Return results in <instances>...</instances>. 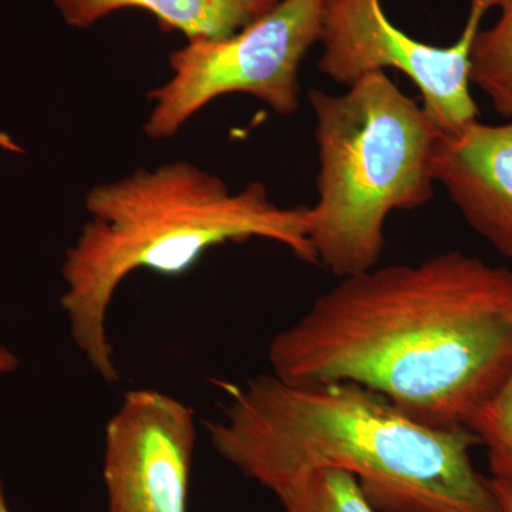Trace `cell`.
<instances>
[{
  "label": "cell",
  "instance_id": "cell-1",
  "mask_svg": "<svg viewBox=\"0 0 512 512\" xmlns=\"http://www.w3.org/2000/svg\"><path fill=\"white\" fill-rule=\"evenodd\" d=\"M292 383L350 382L440 430L512 373V269L450 251L346 276L268 349Z\"/></svg>",
  "mask_w": 512,
  "mask_h": 512
},
{
  "label": "cell",
  "instance_id": "cell-2",
  "mask_svg": "<svg viewBox=\"0 0 512 512\" xmlns=\"http://www.w3.org/2000/svg\"><path fill=\"white\" fill-rule=\"evenodd\" d=\"M212 447L272 493L338 468L359 480L379 512H498L490 478L478 473L467 427L433 429L367 387L292 383L274 373L229 386Z\"/></svg>",
  "mask_w": 512,
  "mask_h": 512
},
{
  "label": "cell",
  "instance_id": "cell-3",
  "mask_svg": "<svg viewBox=\"0 0 512 512\" xmlns=\"http://www.w3.org/2000/svg\"><path fill=\"white\" fill-rule=\"evenodd\" d=\"M84 207L89 221L64 254L66 291L60 303L77 348L109 383L120 376L107 336V312L134 272L184 275L211 248L254 238L318 264L308 235V207H279L262 183L231 191L190 161L138 168L96 185Z\"/></svg>",
  "mask_w": 512,
  "mask_h": 512
},
{
  "label": "cell",
  "instance_id": "cell-4",
  "mask_svg": "<svg viewBox=\"0 0 512 512\" xmlns=\"http://www.w3.org/2000/svg\"><path fill=\"white\" fill-rule=\"evenodd\" d=\"M309 100L319 157L309 239L333 275L362 274L379 264L389 215L433 198L441 133L386 72L366 74L339 96L312 90Z\"/></svg>",
  "mask_w": 512,
  "mask_h": 512
},
{
  "label": "cell",
  "instance_id": "cell-5",
  "mask_svg": "<svg viewBox=\"0 0 512 512\" xmlns=\"http://www.w3.org/2000/svg\"><path fill=\"white\" fill-rule=\"evenodd\" d=\"M325 0H279L237 33L195 40L168 57L171 77L148 93L151 110L144 133L174 137L192 116L225 94L245 93L275 113L299 109V69L319 43Z\"/></svg>",
  "mask_w": 512,
  "mask_h": 512
},
{
  "label": "cell",
  "instance_id": "cell-6",
  "mask_svg": "<svg viewBox=\"0 0 512 512\" xmlns=\"http://www.w3.org/2000/svg\"><path fill=\"white\" fill-rule=\"evenodd\" d=\"M488 10L484 0H471L463 32L453 45L443 47L396 28L382 0H325L319 72L349 87L366 74L399 70L416 84L434 127L441 134L457 133L480 116L471 94V53Z\"/></svg>",
  "mask_w": 512,
  "mask_h": 512
},
{
  "label": "cell",
  "instance_id": "cell-7",
  "mask_svg": "<svg viewBox=\"0 0 512 512\" xmlns=\"http://www.w3.org/2000/svg\"><path fill=\"white\" fill-rule=\"evenodd\" d=\"M194 412L170 394L130 390L104 431L107 512H187Z\"/></svg>",
  "mask_w": 512,
  "mask_h": 512
},
{
  "label": "cell",
  "instance_id": "cell-8",
  "mask_svg": "<svg viewBox=\"0 0 512 512\" xmlns=\"http://www.w3.org/2000/svg\"><path fill=\"white\" fill-rule=\"evenodd\" d=\"M431 170L467 224L512 259V121L440 134Z\"/></svg>",
  "mask_w": 512,
  "mask_h": 512
},
{
  "label": "cell",
  "instance_id": "cell-9",
  "mask_svg": "<svg viewBox=\"0 0 512 512\" xmlns=\"http://www.w3.org/2000/svg\"><path fill=\"white\" fill-rule=\"evenodd\" d=\"M64 22L86 29L120 9L136 8L161 25L195 40L222 39L237 33L279 0H53Z\"/></svg>",
  "mask_w": 512,
  "mask_h": 512
},
{
  "label": "cell",
  "instance_id": "cell-10",
  "mask_svg": "<svg viewBox=\"0 0 512 512\" xmlns=\"http://www.w3.org/2000/svg\"><path fill=\"white\" fill-rule=\"evenodd\" d=\"M484 2L498 10V19L474 40L471 83L480 87L498 114L512 120V0Z\"/></svg>",
  "mask_w": 512,
  "mask_h": 512
},
{
  "label": "cell",
  "instance_id": "cell-11",
  "mask_svg": "<svg viewBox=\"0 0 512 512\" xmlns=\"http://www.w3.org/2000/svg\"><path fill=\"white\" fill-rule=\"evenodd\" d=\"M285 512H379L348 471L325 468L275 493Z\"/></svg>",
  "mask_w": 512,
  "mask_h": 512
},
{
  "label": "cell",
  "instance_id": "cell-12",
  "mask_svg": "<svg viewBox=\"0 0 512 512\" xmlns=\"http://www.w3.org/2000/svg\"><path fill=\"white\" fill-rule=\"evenodd\" d=\"M466 427L487 450L491 478L512 485V373L468 417Z\"/></svg>",
  "mask_w": 512,
  "mask_h": 512
},
{
  "label": "cell",
  "instance_id": "cell-13",
  "mask_svg": "<svg viewBox=\"0 0 512 512\" xmlns=\"http://www.w3.org/2000/svg\"><path fill=\"white\" fill-rule=\"evenodd\" d=\"M491 490L498 504V512H512V485L490 478Z\"/></svg>",
  "mask_w": 512,
  "mask_h": 512
},
{
  "label": "cell",
  "instance_id": "cell-14",
  "mask_svg": "<svg viewBox=\"0 0 512 512\" xmlns=\"http://www.w3.org/2000/svg\"><path fill=\"white\" fill-rule=\"evenodd\" d=\"M19 367V359L15 353L5 346H0V376L9 375Z\"/></svg>",
  "mask_w": 512,
  "mask_h": 512
},
{
  "label": "cell",
  "instance_id": "cell-15",
  "mask_svg": "<svg viewBox=\"0 0 512 512\" xmlns=\"http://www.w3.org/2000/svg\"><path fill=\"white\" fill-rule=\"evenodd\" d=\"M0 148L10 151V153H22V147L9 134L2 133V131H0Z\"/></svg>",
  "mask_w": 512,
  "mask_h": 512
},
{
  "label": "cell",
  "instance_id": "cell-16",
  "mask_svg": "<svg viewBox=\"0 0 512 512\" xmlns=\"http://www.w3.org/2000/svg\"><path fill=\"white\" fill-rule=\"evenodd\" d=\"M0 512H10L8 501L5 497V488H3L2 478H0Z\"/></svg>",
  "mask_w": 512,
  "mask_h": 512
}]
</instances>
